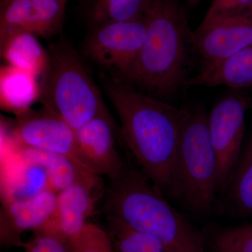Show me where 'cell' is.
Here are the masks:
<instances>
[{
  "label": "cell",
  "instance_id": "1",
  "mask_svg": "<svg viewBox=\"0 0 252 252\" xmlns=\"http://www.w3.org/2000/svg\"><path fill=\"white\" fill-rule=\"evenodd\" d=\"M104 89L141 171L172 198L176 158L188 107L177 108L142 94L117 77L106 81Z\"/></svg>",
  "mask_w": 252,
  "mask_h": 252
},
{
  "label": "cell",
  "instance_id": "2",
  "mask_svg": "<svg viewBox=\"0 0 252 252\" xmlns=\"http://www.w3.org/2000/svg\"><path fill=\"white\" fill-rule=\"evenodd\" d=\"M143 17L147 37L123 80L142 94L166 102L189 86L193 59L198 56L194 32L179 0H149Z\"/></svg>",
  "mask_w": 252,
  "mask_h": 252
},
{
  "label": "cell",
  "instance_id": "3",
  "mask_svg": "<svg viewBox=\"0 0 252 252\" xmlns=\"http://www.w3.org/2000/svg\"><path fill=\"white\" fill-rule=\"evenodd\" d=\"M106 196L108 220L157 238L170 252H206L203 235L140 169L125 166Z\"/></svg>",
  "mask_w": 252,
  "mask_h": 252
},
{
  "label": "cell",
  "instance_id": "4",
  "mask_svg": "<svg viewBox=\"0 0 252 252\" xmlns=\"http://www.w3.org/2000/svg\"><path fill=\"white\" fill-rule=\"evenodd\" d=\"M218 164L202 107H188L177 151L172 198L195 214L210 212L218 190Z\"/></svg>",
  "mask_w": 252,
  "mask_h": 252
},
{
  "label": "cell",
  "instance_id": "5",
  "mask_svg": "<svg viewBox=\"0 0 252 252\" xmlns=\"http://www.w3.org/2000/svg\"><path fill=\"white\" fill-rule=\"evenodd\" d=\"M46 72L42 103L74 130L108 114L97 86L70 46L64 43L53 46Z\"/></svg>",
  "mask_w": 252,
  "mask_h": 252
},
{
  "label": "cell",
  "instance_id": "6",
  "mask_svg": "<svg viewBox=\"0 0 252 252\" xmlns=\"http://www.w3.org/2000/svg\"><path fill=\"white\" fill-rule=\"evenodd\" d=\"M251 107L250 97L232 94L219 101L208 114L209 132L218 164V190H226L238 165L245 117Z\"/></svg>",
  "mask_w": 252,
  "mask_h": 252
},
{
  "label": "cell",
  "instance_id": "7",
  "mask_svg": "<svg viewBox=\"0 0 252 252\" xmlns=\"http://www.w3.org/2000/svg\"><path fill=\"white\" fill-rule=\"evenodd\" d=\"M147 34L143 16L97 25L86 41V55L124 79L138 57Z\"/></svg>",
  "mask_w": 252,
  "mask_h": 252
},
{
  "label": "cell",
  "instance_id": "8",
  "mask_svg": "<svg viewBox=\"0 0 252 252\" xmlns=\"http://www.w3.org/2000/svg\"><path fill=\"white\" fill-rule=\"evenodd\" d=\"M195 47L201 59L200 68L223 61L252 43V8L204 18L194 31Z\"/></svg>",
  "mask_w": 252,
  "mask_h": 252
},
{
  "label": "cell",
  "instance_id": "9",
  "mask_svg": "<svg viewBox=\"0 0 252 252\" xmlns=\"http://www.w3.org/2000/svg\"><path fill=\"white\" fill-rule=\"evenodd\" d=\"M14 137L19 147L39 149L66 156L90 170L79 154L76 130L46 107L36 112L30 109L18 116Z\"/></svg>",
  "mask_w": 252,
  "mask_h": 252
},
{
  "label": "cell",
  "instance_id": "10",
  "mask_svg": "<svg viewBox=\"0 0 252 252\" xmlns=\"http://www.w3.org/2000/svg\"><path fill=\"white\" fill-rule=\"evenodd\" d=\"M76 138L79 154L89 170L109 180L120 175L125 165L116 149L109 114L94 118L78 129Z\"/></svg>",
  "mask_w": 252,
  "mask_h": 252
},
{
  "label": "cell",
  "instance_id": "11",
  "mask_svg": "<svg viewBox=\"0 0 252 252\" xmlns=\"http://www.w3.org/2000/svg\"><path fill=\"white\" fill-rule=\"evenodd\" d=\"M58 193L47 189L26 200L4 203L1 215V243L22 246L21 236L40 228L54 216Z\"/></svg>",
  "mask_w": 252,
  "mask_h": 252
},
{
  "label": "cell",
  "instance_id": "12",
  "mask_svg": "<svg viewBox=\"0 0 252 252\" xmlns=\"http://www.w3.org/2000/svg\"><path fill=\"white\" fill-rule=\"evenodd\" d=\"M97 189L99 187L77 183L59 192L54 216L41 227L68 241L75 238L94 212V191Z\"/></svg>",
  "mask_w": 252,
  "mask_h": 252
},
{
  "label": "cell",
  "instance_id": "13",
  "mask_svg": "<svg viewBox=\"0 0 252 252\" xmlns=\"http://www.w3.org/2000/svg\"><path fill=\"white\" fill-rule=\"evenodd\" d=\"M16 154L25 160L45 170L49 188L59 193L77 183L99 187V176L87 170L71 158L41 149L18 146Z\"/></svg>",
  "mask_w": 252,
  "mask_h": 252
},
{
  "label": "cell",
  "instance_id": "14",
  "mask_svg": "<svg viewBox=\"0 0 252 252\" xmlns=\"http://www.w3.org/2000/svg\"><path fill=\"white\" fill-rule=\"evenodd\" d=\"M189 86H225L233 89L252 86V43L223 61L200 68Z\"/></svg>",
  "mask_w": 252,
  "mask_h": 252
},
{
  "label": "cell",
  "instance_id": "15",
  "mask_svg": "<svg viewBox=\"0 0 252 252\" xmlns=\"http://www.w3.org/2000/svg\"><path fill=\"white\" fill-rule=\"evenodd\" d=\"M0 41L1 56L8 65L31 73L36 77L46 72L49 55L34 33L20 30L1 38Z\"/></svg>",
  "mask_w": 252,
  "mask_h": 252
},
{
  "label": "cell",
  "instance_id": "16",
  "mask_svg": "<svg viewBox=\"0 0 252 252\" xmlns=\"http://www.w3.org/2000/svg\"><path fill=\"white\" fill-rule=\"evenodd\" d=\"M36 76L11 66H3L0 72L1 107L21 116L39 99L41 89Z\"/></svg>",
  "mask_w": 252,
  "mask_h": 252
},
{
  "label": "cell",
  "instance_id": "17",
  "mask_svg": "<svg viewBox=\"0 0 252 252\" xmlns=\"http://www.w3.org/2000/svg\"><path fill=\"white\" fill-rule=\"evenodd\" d=\"M16 155L17 166L11 171L4 187V203L26 200L50 189L44 168L25 160L16 152Z\"/></svg>",
  "mask_w": 252,
  "mask_h": 252
},
{
  "label": "cell",
  "instance_id": "18",
  "mask_svg": "<svg viewBox=\"0 0 252 252\" xmlns=\"http://www.w3.org/2000/svg\"><path fill=\"white\" fill-rule=\"evenodd\" d=\"M225 190L228 202L239 215L252 217V136Z\"/></svg>",
  "mask_w": 252,
  "mask_h": 252
},
{
  "label": "cell",
  "instance_id": "19",
  "mask_svg": "<svg viewBox=\"0 0 252 252\" xmlns=\"http://www.w3.org/2000/svg\"><path fill=\"white\" fill-rule=\"evenodd\" d=\"M67 0H32L24 31L36 36L54 35L59 31Z\"/></svg>",
  "mask_w": 252,
  "mask_h": 252
},
{
  "label": "cell",
  "instance_id": "20",
  "mask_svg": "<svg viewBox=\"0 0 252 252\" xmlns=\"http://www.w3.org/2000/svg\"><path fill=\"white\" fill-rule=\"evenodd\" d=\"M109 220V235L117 252H170L159 240L114 220Z\"/></svg>",
  "mask_w": 252,
  "mask_h": 252
},
{
  "label": "cell",
  "instance_id": "21",
  "mask_svg": "<svg viewBox=\"0 0 252 252\" xmlns=\"http://www.w3.org/2000/svg\"><path fill=\"white\" fill-rule=\"evenodd\" d=\"M149 0H95L91 18L94 26L130 21L143 16Z\"/></svg>",
  "mask_w": 252,
  "mask_h": 252
},
{
  "label": "cell",
  "instance_id": "22",
  "mask_svg": "<svg viewBox=\"0 0 252 252\" xmlns=\"http://www.w3.org/2000/svg\"><path fill=\"white\" fill-rule=\"evenodd\" d=\"M212 247L214 252H252V223L218 230Z\"/></svg>",
  "mask_w": 252,
  "mask_h": 252
},
{
  "label": "cell",
  "instance_id": "23",
  "mask_svg": "<svg viewBox=\"0 0 252 252\" xmlns=\"http://www.w3.org/2000/svg\"><path fill=\"white\" fill-rule=\"evenodd\" d=\"M32 0H1L0 10V39L12 32L24 31L27 24Z\"/></svg>",
  "mask_w": 252,
  "mask_h": 252
},
{
  "label": "cell",
  "instance_id": "24",
  "mask_svg": "<svg viewBox=\"0 0 252 252\" xmlns=\"http://www.w3.org/2000/svg\"><path fill=\"white\" fill-rule=\"evenodd\" d=\"M69 243L72 252H117L109 233L94 223H86Z\"/></svg>",
  "mask_w": 252,
  "mask_h": 252
},
{
  "label": "cell",
  "instance_id": "25",
  "mask_svg": "<svg viewBox=\"0 0 252 252\" xmlns=\"http://www.w3.org/2000/svg\"><path fill=\"white\" fill-rule=\"evenodd\" d=\"M34 233V238L21 246L25 252H72L70 243L66 239L43 230Z\"/></svg>",
  "mask_w": 252,
  "mask_h": 252
},
{
  "label": "cell",
  "instance_id": "26",
  "mask_svg": "<svg viewBox=\"0 0 252 252\" xmlns=\"http://www.w3.org/2000/svg\"><path fill=\"white\" fill-rule=\"evenodd\" d=\"M252 8V0H214L204 18L242 12Z\"/></svg>",
  "mask_w": 252,
  "mask_h": 252
},
{
  "label": "cell",
  "instance_id": "27",
  "mask_svg": "<svg viewBox=\"0 0 252 252\" xmlns=\"http://www.w3.org/2000/svg\"><path fill=\"white\" fill-rule=\"evenodd\" d=\"M203 0H188L187 1V5L189 7L193 8L196 6L197 5L200 4Z\"/></svg>",
  "mask_w": 252,
  "mask_h": 252
}]
</instances>
